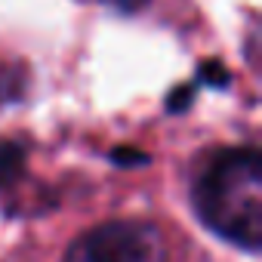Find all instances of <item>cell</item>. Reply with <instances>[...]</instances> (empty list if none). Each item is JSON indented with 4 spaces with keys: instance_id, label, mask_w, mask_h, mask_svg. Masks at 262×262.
<instances>
[{
    "instance_id": "6da1fadb",
    "label": "cell",
    "mask_w": 262,
    "mask_h": 262,
    "mask_svg": "<svg viewBox=\"0 0 262 262\" xmlns=\"http://www.w3.org/2000/svg\"><path fill=\"white\" fill-rule=\"evenodd\" d=\"M194 207L210 231L256 253L262 247V155L256 148L216 155L194 185Z\"/></svg>"
},
{
    "instance_id": "3957f363",
    "label": "cell",
    "mask_w": 262,
    "mask_h": 262,
    "mask_svg": "<svg viewBox=\"0 0 262 262\" xmlns=\"http://www.w3.org/2000/svg\"><path fill=\"white\" fill-rule=\"evenodd\" d=\"M22 167H25V151L16 142H0V188L13 185Z\"/></svg>"
},
{
    "instance_id": "7a4b0ae2",
    "label": "cell",
    "mask_w": 262,
    "mask_h": 262,
    "mask_svg": "<svg viewBox=\"0 0 262 262\" xmlns=\"http://www.w3.org/2000/svg\"><path fill=\"white\" fill-rule=\"evenodd\" d=\"M164 237L155 225L120 219L83 231L62 262H164Z\"/></svg>"
},
{
    "instance_id": "277c9868",
    "label": "cell",
    "mask_w": 262,
    "mask_h": 262,
    "mask_svg": "<svg viewBox=\"0 0 262 262\" xmlns=\"http://www.w3.org/2000/svg\"><path fill=\"white\" fill-rule=\"evenodd\" d=\"M25 86H28L25 68H16V65L0 68V102H19Z\"/></svg>"
},
{
    "instance_id": "5b68a950",
    "label": "cell",
    "mask_w": 262,
    "mask_h": 262,
    "mask_svg": "<svg viewBox=\"0 0 262 262\" xmlns=\"http://www.w3.org/2000/svg\"><path fill=\"white\" fill-rule=\"evenodd\" d=\"M111 7H117V10H123V13H136V10H142L148 0H108Z\"/></svg>"
}]
</instances>
